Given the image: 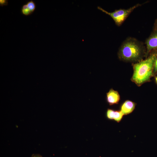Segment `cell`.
<instances>
[{
    "mask_svg": "<svg viewBox=\"0 0 157 157\" xmlns=\"http://www.w3.org/2000/svg\"><path fill=\"white\" fill-rule=\"evenodd\" d=\"M8 1L7 0H0V6H3L8 5Z\"/></svg>",
    "mask_w": 157,
    "mask_h": 157,
    "instance_id": "10",
    "label": "cell"
},
{
    "mask_svg": "<svg viewBox=\"0 0 157 157\" xmlns=\"http://www.w3.org/2000/svg\"><path fill=\"white\" fill-rule=\"evenodd\" d=\"M106 100L110 105L117 104L120 100V96L118 91L111 88L106 93Z\"/></svg>",
    "mask_w": 157,
    "mask_h": 157,
    "instance_id": "5",
    "label": "cell"
},
{
    "mask_svg": "<svg viewBox=\"0 0 157 157\" xmlns=\"http://www.w3.org/2000/svg\"><path fill=\"white\" fill-rule=\"evenodd\" d=\"M124 115L120 110H116L108 109L106 116L107 118L110 120H113L117 122H119L123 118Z\"/></svg>",
    "mask_w": 157,
    "mask_h": 157,
    "instance_id": "7",
    "label": "cell"
},
{
    "mask_svg": "<svg viewBox=\"0 0 157 157\" xmlns=\"http://www.w3.org/2000/svg\"><path fill=\"white\" fill-rule=\"evenodd\" d=\"M32 157H42V156L39 155L35 154L33 155Z\"/></svg>",
    "mask_w": 157,
    "mask_h": 157,
    "instance_id": "13",
    "label": "cell"
},
{
    "mask_svg": "<svg viewBox=\"0 0 157 157\" xmlns=\"http://www.w3.org/2000/svg\"><path fill=\"white\" fill-rule=\"evenodd\" d=\"M136 104L134 102L126 100L121 105L120 110L124 115H126L132 113L135 109Z\"/></svg>",
    "mask_w": 157,
    "mask_h": 157,
    "instance_id": "6",
    "label": "cell"
},
{
    "mask_svg": "<svg viewBox=\"0 0 157 157\" xmlns=\"http://www.w3.org/2000/svg\"><path fill=\"white\" fill-rule=\"evenodd\" d=\"M157 51L150 54L144 60L132 64L133 72L132 81L140 86L149 81L153 75L154 65Z\"/></svg>",
    "mask_w": 157,
    "mask_h": 157,
    "instance_id": "2",
    "label": "cell"
},
{
    "mask_svg": "<svg viewBox=\"0 0 157 157\" xmlns=\"http://www.w3.org/2000/svg\"><path fill=\"white\" fill-rule=\"evenodd\" d=\"M142 5V4L138 3L128 9H120L115 10L111 12H108L99 6H98L97 8L110 16L114 21L115 24L119 26L135 9Z\"/></svg>",
    "mask_w": 157,
    "mask_h": 157,
    "instance_id": "3",
    "label": "cell"
},
{
    "mask_svg": "<svg viewBox=\"0 0 157 157\" xmlns=\"http://www.w3.org/2000/svg\"><path fill=\"white\" fill-rule=\"evenodd\" d=\"M146 52L145 46L142 42L135 38L129 37L122 43L118 56L121 60L135 63L142 60Z\"/></svg>",
    "mask_w": 157,
    "mask_h": 157,
    "instance_id": "1",
    "label": "cell"
},
{
    "mask_svg": "<svg viewBox=\"0 0 157 157\" xmlns=\"http://www.w3.org/2000/svg\"><path fill=\"white\" fill-rule=\"evenodd\" d=\"M22 14L25 16H28L32 13L26 4H24L21 9Z\"/></svg>",
    "mask_w": 157,
    "mask_h": 157,
    "instance_id": "8",
    "label": "cell"
},
{
    "mask_svg": "<svg viewBox=\"0 0 157 157\" xmlns=\"http://www.w3.org/2000/svg\"><path fill=\"white\" fill-rule=\"evenodd\" d=\"M154 70L155 72H157V55L156 57L154 63Z\"/></svg>",
    "mask_w": 157,
    "mask_h": 157,
    "instance_id": "11",
    "label": "cell"
},
{
    "mask_svg": "<svg viewBox=\"0 0 157 157\" xmlns=\"http://www.w3.org/2000/svg\"><path fill=\"white\" fill-rule=\"evenodd\" d=\"M155 81L156 83L157 84V76L155 78Z\"/></svg>",
    "mask_w": 157,
    "mask_h": 157,
    "instance_id": "14",
    "label": "cell"
},
{
    "mask_svg": "<svg viewBox=\"0 0 157 157\" xmlns=\"http://www.w3.org/2000/svg\"><path fill=\"white\" fill-rule=\"evenodd\" d=\"M26 4L32 14L34 12L36 8L35 2L31 0L27 2Z\"/></svg>",
    "mask_w": 157,
    "mask_h": 157,
    "instance_id": "9",
    "label": "cell"
},
{
    "mask_svg": "<svg viewBox=\"0 0 157 157\" xmlns=\"http://www.w3.org/2000/svg\"><path fill=\"white\" fill-rule=\"evenodd\" d=\"M155 29L157 30V19L156 20L155 24Z\"/></svg>",
    "mask_w": 157,
    "mask_h": 157,
    "instance_id": "12",
    "label": "cell"
},
{
    "mask_svg": "<svg viewBox=\"0 0 157 157\" xmlns=\"http://www.w3.org/2000/svg\"><path fill=\"white\" fill-rule=\"evenodd\" d=\"M146 54L147 57L149 53L153 50L157 49V30L154 29L145 42Z\"/></svg>",
    "mask_w": 157,
    "mask_h": 157,
    "instance_id": "4",
    "label": "cell"
}]
</instances>
